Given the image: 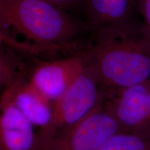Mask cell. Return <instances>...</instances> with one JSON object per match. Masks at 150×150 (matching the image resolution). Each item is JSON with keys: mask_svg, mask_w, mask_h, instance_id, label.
I'll list each match as a JSON object with an SVG mask.
<instances>
[{"mask_svg": "<svg viewBox=\"0 0 150 150\" xmlns=\"http://www.w3.org/2000/svg\"><path fill=\"white\" fill-rule=\"evenodd\" d=\"M86 27L45 0H0V34L11 30L36 50H72L76 38Z\"/></svg>", "mask_w": 150, "mask_h": 150, "instance_id": "obj_1", "label": "cell"}, {"mask_svg": "<svg viewBox=\"0 0 150 150\" xmlns=\"http://www.w3.org/2000/svg\"><path fill=\"white\" fill-rule=\"evenodd\" d=\"M82 52L104 88L117 92L150 78V40L142 33L97 31L94 44Z\"/></svg>", "mask_w": 150, "mask_h": 150, "instance_id": "obj_2", "label": "cell"}, {"mask_svg": "<svg viewBox=\"0 0 150 150\" xmlns=\"http://www.w3.org/2000/svg\"><path fill=\"white\" fill-rule=\"evenodd\" d=\"M85 60V66L77 78L54 102L50 125L38 134V150H46L56 137L87 117L106 98L98 76Z\"/></svg>", "mask_w": 150, "mask_h": 150, "instance_id": "obj_3", "label": "cell"}, {"mask_svg": "<svg viewBox=\"0 0 150 150\" xmlns=\"http://www.w3.org/2000/svg\"><path fill=\"white\" fill-rule=\"evenodd\" d=\"M120 131L105 98L87 117L56 137L46 150H96Z\"/></svg>", "mask_w": 150, "mask_h": 150, "instance_id": "obj_4", "label": "cell"}, {"mask_svg": "<svg viewBox=\"0 0 150 150\" xmlns=\"http://www.w3.org/2000/svg\"><path fill=\"white\" fill-rule=\"evenodd\" d=\"M106 102L122 131L150 137V78L115 92Z\"/></svg>", "mask_w": 150, "mask_h": 150, "instance_id": "obj_5", "label": "cell"}, {"mask_svg": "<svg viewBox=\"0 0 150 150\" xmlns=\"http://www.w3.org/2000/svg\"><path fill=\"white\" fill-rule=\"evenodd\" d=\"M85 63L82 52L63 59L40 62L27 80L38 92L54 104L77 78Z\"/></svg>", "mask_w": 150, "mask_h": 150, "instance_id": "obj_6", "label": "cell"}, {"mask_svg": "<svg viewBox=\"0 0 150 150\" xmlns=\"http://www.w3.org/2000/svg\"><path fill=\"white\" fill-rule=\"evenodd\" d=\"M86 27L95 31H112L138 34L133 0H86Z\"/></svg>", "mask_w": 150, "mask_h": 150, "instance_id": "obj_7", "label": "cell"}, {"mask_svg": "<svg viewBox=\"0 0 150 150\" xmlns=\"http://www.w3.org/2000/svg\"><path fill=\"white\" fill-rule=\"evenodd\" d=\"M0 150H38L36 129L6 91L0 97Z\"/></svg>", "mask_w": 150, "mask_h": 150, "instance_id": "obj_8", "label": "cell"}, {"mask_svg": "<svg viewBox=\"0 0 150 150\" xmlns=\"http://www.w3.org/2000/svg\"><path fill=\"white\" fill-rule=\"evenodd\" d=\"M5 91L11 100L36 129L38 134L47 128L53 112V103L33 87L28 80L15 77Z\"/></svg>", "mask_w": 150, "mask_h": 150, "instance_id": "obj_9", "label": "cell"}, {"mask_svg": "<svg viewBox=\"0 0 150 150\" xmlns=\"http://www.w3.org/2000/svg\"><path fill=\"white\" fill-rule=\"evenodd\" d=\"M96 150H150V137L120 131L108 138Z\"/></svg>", "mask_w": 150, "mask_h": 150, "instance_id": "obj_10", "label": "cell"}, {"mask_svg": "<svg viewBox=\"0 0 150 150\" xmlns=\"http://www.w3.org/2000/svg\"><path fill=\"white\" fill-rule=\"evenodd\" d=\"M13 68L10 59L0 47V88L8 85L16 77L13 75Z\"/></svg>", "mask_w": 150, "mask_h": 150, "instance_id": "obj_11", "label": "cell"}, {"mask_svg": "<svg viewBox=\"0 0 150 150\" xmlns=\"http://www.w3.org/2000/svg\"><path fill=\"white\" fill-rule=\"evenodd\" d=\"M140 9L144 20L141 33L146 38L150 40V0H141Z\"/></svg>", "mask_w": 150, "mask_h": 150, "instance_id": "obj_12", "label": "cell"}, {"mask_svg": "<svg viewBox=\"0 0 150 150\" xmlns=\"http://www.w3.org/2000/svg\"><path fill=\"white\" fill-rule=\"evenodd\" d=\"M45 1L65 11L66 9L72 8L75 6L84 3L86 0H45Z\"/></svg>", "mask_w": 150, "mask_h": 150, "instance_id": "obj_13", "label": "cell"}]
</instances>
